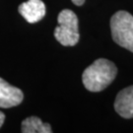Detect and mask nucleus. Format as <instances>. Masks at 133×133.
<instances>
[{"mask_svg": "<svg viewBox=\"0 0 133 133\" xmlns=\"http://www.w3.org/2000/svg\"><path fill=\"white\" fill-rule=\"evenodd\" d=\"M71 1L75 5H77V6H81V5L84 4V2H85V0H71Z\"/></svg>", "mask_w": 133, "mask_h": 133, "instance_id": "1a4fd4ad", "label": "nucleus"}, {"mask_svg": "<svg viewBox=\"0 0 133 133\" xmlns=\"http://www.w3.org/2000/svg\"><path fill=\"white\" fill-rule=\"evenodd\" d=\"M23 133H51V126L49 123H44L37 116H30L23 120L22 129Z\"/></svg>", "mask_w": 133, "mask_h": 133, "instance_id": "0eeeda50", "label": "nucleus"}, {"mask_svg": "<svg viewBox=\"0 0 133 133\" xmlns=\"http://www.w3.org/2000/svg\"><path fill=\"white\" fill-rule=\"evenodd\" d=\"M116 74L117 68L114 63L105 58H100L84 70L82 80L87 90L101 92L112 83Z\"/></svg>", "mask_w": 133, "mask_h": 133, "instance_id": "f257e3e1", "label": "nucleus"}, {"mask_svg": "<svg viewBox=\"0 0 133 133\" xmlns=\"http://www.w3.org/2000/svg\"><path fill=\"white\" fill-rule=\"evenodd\" d=\"M111 37L115 43L133 52V16L126 11H118L110 19Z\"/></svg>", "mask_w": 133, "mask_h": 133, "instance_id": "f03ea898", "label": "nucleus"}, {"mask_svg": "<svg viewBox=\"0 0 133 133\" xmlns=\"http://www.w3.org/2000/svg\"><path fill=\"white\" fill-rule=\"evenodd\" d=\"M57 26L54 37L64 46H73L79 42V27L77 15L69 9L62 10L57 17Z\"/></svg>", "mask_w": 133, "mask_h": 133, "instance_id": "7ed1b4c3", "label": "nucleus"}, {"mask_svg": "<svg viewBox=\"0 0 133 133\" xmlns=\"http://www.w3.org/2000/svg\"><path fill=\"white\" fill-rule=\"evenodd\" d=\"M116 112L123 118H133V86L119 92L114 102Z\"/></svg>", "mask_w": 133, "mask_h": 133, "instance_id": "423d86ee", "label": "nucleus"}, {"mask_svg": "<svg viewBox=\"0 0 133 133\" xmlns=\"http://www.w3.org/2000/svg\"><path fill=\"white\" fill-rule=\"evenodd\" d=\"M18 11L27 22L34 24L44 17L45 5L42 0H28L20 5Z\"/></svg>", "mask_w": 133, "mask_h": 133, "instance_id": "39448f33", "label": "nucleus"}, {"mask_svg": "<svg viewBox=\"0 0 133 133\" xmlns=\"http://www.w3.org/2000/svg\"><path fill=\"white\" fill-rule=\"evenodd\" d=\"M4 120H5V114L2 112V111H0V127L3 125L4 123Z\"/></svg>", "mask_w": 133, "mask_h": 133, "instance_id": "6e6552de", "label": "nucleus"}, {"mask_svg": "<svg viewBox=\"0 0 133 133\" xmlns=\"http://www.w3.org/2000/svg\"><path fill=\"white\" fill-rule=\"evenodd\" d=\"M24 99L23 92L19 88L10 85L0 78V108L8 109L20 105Z\"/></svg>", "mask_w": 133, "mask_h": 133, "instance_id": "20e7f679", "label": "nucleus"}]
</instances>
